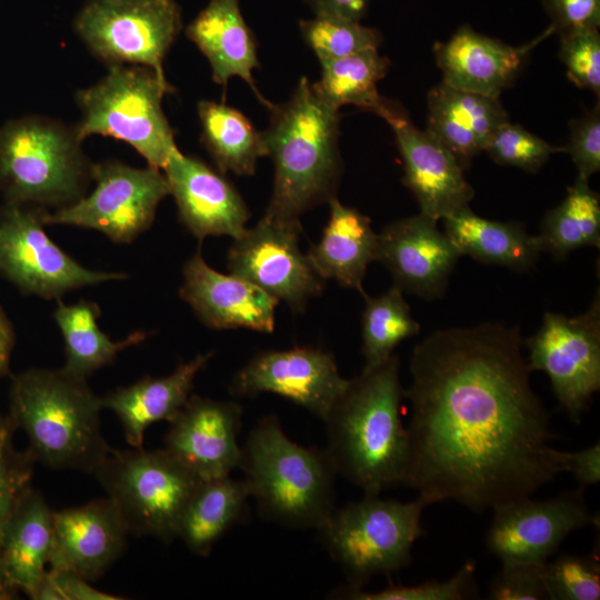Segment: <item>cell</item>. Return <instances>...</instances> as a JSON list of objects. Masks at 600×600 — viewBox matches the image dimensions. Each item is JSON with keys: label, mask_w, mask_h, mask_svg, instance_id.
Instances as JSON below:
<instances>
[{"label": "cell", "mask_w": 600, "mask_h": 600, "mask_svg": "<svg viewBox=\"0 0 600 600\" xmlns=\"http://www.w3.org/2000/svg\"><path fill=\"white\" fill-rule=\"evenodd\" d=\"M47 209L8 202L0 208V274L22 292L59 300L72 290L113 280L123 272L88 269L47 234Z\"/></svg>", "instance_id": "11"}, {"label": "cell", "mask_w": 600, "mask_h": 600, "mask_svg": "<svg viewBox=\"0 0 600 600\" xmlns=\"http://www.w3.org/2000/svg\"><path fill=\"white\" fill-rule=\"evenodd\" d=\"M101 310L96 302L80 300L66 304L57 300L53 319L64 342L66 362L62 369L81 379L110 364L117 354L143 342L147 332L134 331L121 341H113L101 331L98 319Z\"/></svg>", "instance_id": "31"}, {"label": "cell", "mask_w": 600, "mask_h": 600, "mask_svg": "<svg viewBox=\"0 0 600 600\" xmlns=\"http://www.w3.org/2000/svg\"><path fill=\"white\" fill-rule=\"evenodd\" d=\"M33 600H121L122 597L93 588L89 581L66 570L48 568Z\"/></svg>", "instance_id": "44"}, {"label": "cell", "mask_w": 600, "mask_h": 600, "mask_svg": "<svg viewBox=\"0 0 600 600\" xmlns=\"http://www.w3.org/2000/svg\"><path fill=\"white\" fill-rule=\"evenodd\" d=\"M242 407L234 401L191 394L169 422L164 449L200 480L239 468Z\"/></svg>", "instance_id": "18"}, {"label": "cell", "mask_w": 600, "mask_h": 600, "mask_svg": "<svg viewBox=\"0 0 600 600\" xmlns=\"http://www.w3.org/2000/svg\"><path fill=\"white\" fill-rule=\"evenodd\" d=\"M128 534L108 497L54 511L48 567L70 571L90 583L97 581L120 558Z\"/></svg>", "instance_id": "22"}, {"label": "cell", "mask_w": 600, "mask_h": 600, "mask_svg": "<svg viewBox=\"0 0 600 600\" xmlns=\"http://www.w3.org/2000/svg\"><path fill=\"white\" fill-rule=\"evenodd\" d=\"M320 64V80L312 83L318 96L338 109L352 104L381 116L389 100L380 96L377 84L387 74L390 61L378 49Z\"/></svg>", "instance_id": "33"}, {"label": "cell", "mask_w": 600, "mask_h": 600, "mask_svg": "<svg viewBox=\"0 0 600 600\" xmlns=\"http://www.w3.org/2000/svg\"><path fill=\"white\" fill-rule=\"evenodd\" d=\"M212 356L213 352L199 353L180 362L168 376H144L102 398L103 409L117 416L132 448L142 447L144 432L151 424L170 422L179 413L191 396L196 377Z\"/></svg>", "instance_id": "26"}, {"label": "cell", "mask_w": 600, "mask_h": 600, "mask_svg": "<svg viewBox=\"0 0 600 600\" xmlns=\"http://www.w3.org/2000/svg\"><path fill=\"white\" fill-rule=\"evenodd\" d=\"M559 58L578 88L600 96V33L584 29L560 36Z\"/></svg>", "instance_id": "41"}, {"label": "cell", "mask_w": 600, "mask_h": 600, "mask_svg": "<svg viewBox=\"0 0 600 600\" xmlns=\"http://www.w3.org/2000/svg\"><path fill=\"white\" fill-rule=\"evenodd\" d=\"M541 38L526 46L513 47L462 26L448 41L437 43L433 51L442 72V82L464 91L499 98L513 83L527 56Z\"/></svg>", "instance_id": "23"}, {"label": "cell", "mask_w": 600, "mask_h": 600, "mask_svg": "<svg viewBox=\"0 0 600 600\" xmlns=\"http://www.w3.org/2000/svg\"><path fill=\"white\" fill-rule=\"evenodd\" d=\"M9 417L0 414V562L9 524L26 493L31 489L33 460L13 447ZM0 599H4L0 584Z\"/></svg>", "instance_id": "38"}, {"label": "cell", "mask_w": 600, "mask_h": 600, "mask_svg": "<svg viewBox=\"0 0 600 600\" xmlns=\"http://www.w3.org/2000/svg\"><path fill=\"white\" fill-rule=\"evenodd\" d=\"M550 18L551 31L559 36L599 29L600 0H541Z\"/></svg>", "instance_id": "45"}, {"label": "cell", "mask_w": 600, "mask_h": 600, "mask_svg": "<svg viewBox=\"0 0 600 600\" xmlns=\"http://www.w3.org/2000/svg\"><path fill=\"white\" fill-rule=\"evenodd\" d=\"M366 298L361 318L363 368H372L393 354L400 342L419 333L403 291L391 287L379 297Z\"/></svg>", "instance_id": "35"}, {"label": "cell", "mask_w": 600, "mask_h": 600, "mask_svg": "<svg viewBox=\"0 0 600 600\" xmlns=\"http://www.w3.org/2000/svg\"><path fill=\"white\" fill-rule=\"evenodd\" d=\"M548 599H600V562L594 554L563 553L541 566Z\"/></svg>", "instance_id": "39"}, {"label": "cell", "mask_w": 600, "mask_h": 600, "mask_svg": "<svg viewBox=\"0 0 600 600\" xmlns=\"http://www.w3.org/2000/svg\"><path fill=\"white\" fill-rule=\"evenodd\" d=\"M461 257L437 221L420 213L396 220L378 233L377 259L394 286L426 300L440 297Z\"/></svg>", "instance_id": "19"}, {"label": "cell", "mask_w": 600, "mask_h": 600, "mask_svg": "<svg viewBox=\"0 0 600 600\" xmlns=\"http://www.w3.org/2000/svg\"><path fill=\"white\" fill-rule=\"evenodd\" d=\"M93 191L77 202L47 211L44 223L97 230L117 243H131L154 221L158 206L170 194L162 170L117 160L92 163Z\"/></svg>", "instance_id": "12"}, {"label": "cell", "mask_w": 600, "mask_h": 600, "mask_svg": "<svg viewBox=\"0 0 600 600\" xmlns=\"http://www.w3.org/2000/svg\"><path fill=\"white\" fill-rule=\"evenodd\" d=\"M14 347V332L4 311L0 307V377L9 372Z\"/></svg>", "instance_id": "48"}, {"label": "cell", "mask_w": 600, "mask_h": 600, "mask_svg": "<svg viewBox=\"0 0 600 600\" xmlns=\"http://www.w3.org/2000/svg\"><path fill=\"white\" fill-rule=\"evenodd\" d=\"M173 87L166 77L144 66L118 64L96 84L76 93L81 119L74 127L82 142L92 134L123 141L149 167L163 170L179 151L162 99Z\"/></svg>", "instance_id": "7"}, {"label": "cell", "mask_w": 600, "mask_h": 600, "mask_svg": "<svg viewBox=\"0 0 600 600\" xmlns=\"http://www.w3.org/2000/svg\"><path fill=\"white\" fill-rule=\"evenodd\" d=\"M426 130L468 168L482 151L494 131L509 121L499 101L440 82L427 94Z\"/></svg>", "instance_id": "24"}, {"label": "cell", "mask_w": 600, "mask_h": 600, "mask_svg": "<svg viewBox=\"0 0 600 600\" xmlns=\"http://www.w3.org/2000/svg\"><path fill=\"white\" fill-rule=\"evenodd\" d=\"M476 564L464 563L459 571L446 581L428 580L416 586L388 584L379 591L343 587L333 591L337 599L351 600H463L478 596Z\"/></svg>", "instance_id": "37"}, {"label": "cell", "mask_w": 600, "mask_h": 600, "mask_svg": "<svg viewBox=\"0 0 600 600\" xmlns=\"http://www.w3.org/2000/svg\"><path fill=\"white\" fill-rule=\"evenodd\" d=\"M537 238L541 251L558 260L573 250L600 246V198L588 179L577 177L564 199L546 213Z\"/></svg>", "instance_id": "34"}, {"label": "cell", "mask_w": 600, "mask_h": 600, "mask_svg": "<svg viewBox=\"0 0 600 600\" xmlns=\"http://www.w3.org/2000/svg\"><path fill=\"white\" fill-rule=\"evenodd\" d=\"M74 127L27 116L0 128V191L8 202L60 209L83 196L92 163Z\"/></svg>", "instance_id": "6"}, {"label": "cell", "mask_w": 600, "mask_h": 600, "mask_svg": "<svg viewBox=\"0 0 600 600\" xmlns=\"http://www.w3.org/2000/svg\"><path fill=\"white\" fill-rule=\"evenodd\" d=\"M201 142L222 172L252 176L267 157L262 131L239 110L210 100L198 103Z\"/></svg>", "instance_id": "32"}, {"label": "cell", "mask_w": 600, "mask_h": 600, "mask_svg": "<svg viewBox=\"0 0 600 600\" xmlns=\"http://www.w3.org/2000/svg\"><path fill=\"white\" fill-rule=\"evenodd\" d=\"M182 277L179 294L208 328L273 332L279 301L236 274L211 268L200 248L183 264Z\"/></svg>", "instance_id": "21"}, {"label": "cell", "mask_w": 600, "mask_h": 600, "mask_svg": "<svg viewBox=\"0 0 600 600\" xmlns=\"http://www.w3.org/2000/svg\"><path fill=\"white\" fill-rule=\"evenodd\" d=\"M186 34L209 61L217 84L226 87L231 78L239 77L263 106L269 110L274 107L259 92L252 77L259 67L257 43L243 19L240 0H209Z\"/></svg>", "instance_id": "25"}, {"label": "cell", "mask_w": 600, "mask_h": 600, "mask_svg": "<svg viewBox=\"0 0 600 600\" xmlns=\"http://www.w3.org/2000/svg\"><path fill=\"white\" fill-rule=\"evenodd\" d=\"M392 129L403 162V183L420 213L438 221L469 207L474 190L452 153L426 129H418L397 102L380 116Z\"/></svg>", "instance_id": "17"}, {"label": "cell", "mask_w": 600, "mask_h": 600, "mask_svg": "<svg viewBox=\"0 0 600 600\" xmlns=\"http://www.w3.org/2000/svg\"><path fill=\"white\" fill-rule=\"evenodd\" d=\"M339 110L304 77L286 102L270 110L262 139L274 177L263 217L300 221L302 213L337 197L342 173Z\"/></svg>", "instance_id": "3"}, {"label": "cell", "mask_w": 600, "mask_h": 600, "mask_svg": "<svg viewBox=\"0 0 600 600\" xmlns=\"http://www.w3.org/2000/svg\"><path fill=\"white\" fill-rule=\"evenodd\" d=\"M301 36L319 62L340 59L367 49H378L381 33L361 21L338 17L314 16L300 20Z\"/></svg>", "instance_id": "36"}, {"label": "cell", "mask_w": 600, "mask_h": 600, "mask_svg": "<svg viewBox=\"0 0 600 600\" xmlns=\"http://www.w3.org/2000/svg\"><path fill=\"white\" fill-rule=\"evenodd\" d=\"M541 566L537 563H504L490 581L487 598L490 600L548 599Z\"/></svg>", "instance_id": "43"}, {"label": "cell", "mask_w": 600, "mask_h": 600, "mask_svg": "<svg viewBox=\"0 0 600 600\" xmlns=\"http://www.w3.org/2000/svg\"><path fill=\"white\" fill-rule=\"evenodd\" d=\"M53 510L32 488L20 502L6 534L0 584L4 599L18 591L32 598L48 570Z\"/></svg>", "instance_id": "27"}, {"label": "cell", "mask_w": 600, "mask_h": 600, "mask_svg": "<svg viewBox=\"0 0 600 600\" xmlns=\"http://www.w3.org/2000/svg\"><path fill=\"white\" fill-rule=\"evenodd\" d=\"M517 327L440 329L414 348L402 484L473 512L530 497L567 471L550 413L530 383Z\"/></svg>", "instance_id": "1"}, {"label": "cell", "mask_w": 600, "mask_h": 600, "mask_svg": "<svg viewBox=\"0 0 600 600\" xmlns=\"http://www.w3.org/2000/svg\"><path fill=\"white\" fill-rule=\"evenodd\" d=\"M400 362L392 354L348 381L323 422L337 473L366 494L402 484L408 433L401 408L404 389Z\"/></svg>", "instance_id": "2"}, {"label": "cell", "mask_w": 600, "mask_h": 600, "mask_svg": "<svg viewBox=\"0 0 600 600\" xmlns=\"http://www.w3.org/2000/svg\"><path fill=\"white\" fill-rule=\"evenodd\" d=\"M330 216L320 240L307 256L323 280L359 291L369 263L377 259L378 233L371 220L359 210L342 204L337 197L329 202Z\"/></svg>", "instance_id": "28"}, {"label": "cell", "mask_w": 600, "mask_h": 600, "mask_svg": "<svg viewBox=\"0 0 600 600\" xmlns=\"http://www.w3.org/2000/svg\"><path fill=\"white\" fill-rule=\"evenodd\" d=\"M162 171L174 198L179 220L193 237L199 240L210 236L236 239L246 231L250 211L223 173L180 151L170 157Z\"/></svg>", "instance_id": "20"}, {"label": "cell", "mask_w": 600, "mask_h": 600, "mask_svg": "<svg viewBox=\"0 0 600 600\" xmlns=\"http://www.w3.org/2000/svg\"><path fill=\"white\" fill-rule=\"evenodd\" d=\"M348 381L332 353L304 346L254 354L234 374L230 392L236 397L274 393L323 421Z\"/></svg>", "instance_id": "16"}, {"label": "cell", "mask_w": 600, "mask_h": 600, "mask_svg": "<svg viewBox=\"0 0 600 600\" xmlns=\"http://www.w3.org/2000/svg\"><path fill=\"white\" fill-rule=\"evenodd\" d=\"M568 152L578 176L588 179L600 170V103L569 123Z\"/></svg>", "instance_id": "42"}, {"label": "cell", "mask_w": 600, "mask_h": 600, "mask_svg": "<svg viewBox=\"0 0 600 600\" xmlns=\"http://www.w3.org/2000/svg\"><path fill=\"white\" fill-rule=\"evenodd\" d=\"M443 220L444 233L461 256L516 271L531 268L542 252L537 236L517 222H500L462 208Z\"/></svg>", "instance_id": "29"}, {"label": "cell", "mask_w": 600, "mask_h": 600, "mask_svg": "<svg viewBox=\"0 0 600 600\" xmlns=\"http://www.w3.org/2000/svg\"><path fill=\"white\" fill-rule=\"evenodd\" d=\"M123 519L129 534L171 542L200 479L164 448H111L92 472Z\"/></svg>", "instance_id": "9"}, {"label": "cell", "mask_w": 600, "mask_h": 600, "mask_svg": "<svg viewBox=\"0 0 600 600\" xmlns=\"http://www.w3.org/2000/svg\"><path fill=\"white\" fill-rule=\"evenodd\" d=\"M584 489L544 500L521 498L493 509L487 547L502 564L543 563L574 530L596 522Z\"/></svg>", "instance_id": "15"}, {"label": "cell", "mask_w": 600, "mask_h": 600, "mask_svg": "<svg viewBox=\"0 0 600 600\" xmlns=\"http://www.w3.org/2000/svg\"><path fill=\"white\" fill-rule=\"evenodd\" d=\"M249 489L243 479L229 476L200 480L181 516L178 536L200 557L246 514Z\"/></svg>", "instance_id": "30"}, {"label": "cell", "mask_w": 600, "mask_h": 600, "mask_svg": "<svg viewBox=\"0 0 600 600\" xmlns=\"http://www.w3.org/2000/svg\"><path fill=\"white\" fill-rule=\"evenodd\" d=\"M102 409L87 380L62 368L12 377L9 418L26 433L33 462L92 474L111 449L101 433Z\"/></svg>", "instance_id": "4"}, {"label": "cell", "mask_w": 600, "mask_h": 600, "mask_svg": "<svg viewBox=\"0 0 600 600\" xmlns=\"http://www.w3.org/2000/svg\"><path fill=\"white\" fill-rule=\"evenodd\" d=\"M314 16H329L361 21L370 0H304Z\"/></svg>", "instance_id": "47"}, {"label": "cell", "mask_w": 600, "mask_h": 600, "mask_svg": "<svg viewBox=\"0 0 600 600\" xmlns=\"http://www.w3.org/2000/svg\"><path fill=\"white\" fill-rule=\"evenodd\" d=\"M428 506L420 496L400 502L364 493L361 500L334 508L316 530L348 586L362 588L374 576L397 572L410 563Z\"/></svg>", "instance_id": "8"}, {"label": "cell", "mask_w": 600, "mask_h": 600, "mask_svg": "<svg viewBox=\"0 0 600 600\" xmlns=\"http://www.w3.org/2000/svg\"><path fill=\"white\" fill-rule=\"evenodd\" d=\"M484 152L501 166L537 172L553 153L563 152V147L551 146L523 127L507 121L491 136Z\"/></svg>", "instance_id": "40"}, {"label": "cell", "mask_w": 600, "mask_h": 600, "mask_svg": "<svg viewBox=\"0 0 600 600\" xmlns=\"http://www.w3.org/2000/svg\"><path fill=\"white\" fill-rule=\"evenodd\" d=\"M300 221L266 218L233 242L228 252L227 268L264 292L283 301L296 312L320 296L324 281L299 248Z\"/></svg>", "instance_id": "14"}, {"label": "cell", "mask_w": 600, "mask_h": 600, "mask_svg": "<svg viewBox=\"0 0 600 600\" xmlns=\"http://www.w3.org/2000/svg\"><path fill=\"white\" fill-rule=\"evenodd\" d=\"M529 370L543 371L561 409L580 423L600 389V292L576 317L547 312L539 330L526 340Z\"/></svg>", "instance_id": "13"}, {"label": "cell", "mask_w": 600, "mask_h": 600, "mask_svg": "<svg viewBox=\"0 0 600 600\" xmlns=\"http://www.w3.org/2000/svg\"><path fill=\"white\" fill-rule=\"evenodd\" d=\"M239 468L261 516L280 526L317 529L336 508L338 473L326 449L292 441L276 416L251 429Z\"/></svg>", "instance_id": "5"}, {"label": "cell", "mask_w": 600, "mask_h": 600, "mask_svg": "<svg viewBox=\"0 0 600 600\" xmlns=\"http://www.w3.org/2000/svg\"><path fill=\"white\" fill-rule=\"evenodd\" d=\"M181 27L174 0H89L74 21L79 38L109 67L144 66L163 77Z\"/></svg>", "instance_id": "10"}, {"label": "cell", "mask_w": 600, "mask_h": 600, "mask_svg": "<svg viewBox=\"0 0 600 600\" xmlns=\"http://www.w3.org/2000/svg\"><path fill=\"white\" fill-rule=\"evenodd\" d=\"M567 471L571 472L580 488L596 484L600 481V443L574 451H567Z\"/></svg>", "instance_id": "46"}]
</instances>
